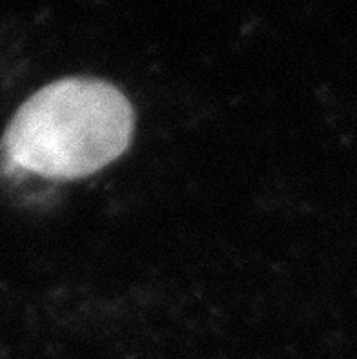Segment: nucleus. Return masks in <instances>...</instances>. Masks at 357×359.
I'll use <instances>...</instances> for the list:
<instances>
[{
    "label": "nucleus",
    "mask_w": 357,
    "mask_h": 359,
    "mask_svg": "<svg viewBox=\"0 0 357 359\" xmlns=\"http://www.w3.org/2000/svg\"><path fill=\"white\" fill-rule=\"evenodd\" d=\"M133 133V109L109 82H51L24 102L4 133L9 163L48 179L86 177L114 163Z\"/></svg>",
    "instance_id": "nucleus-1"
}]
</instances>
